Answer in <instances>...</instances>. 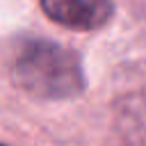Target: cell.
Segmentation results:
<instances>
[{"mask_svg":"<svg viewBox=\"0 0 146 146\" xmlns=\"http://www.w3.org/2000/svg\"><path fill=\"white\" fill-rule=\"evenodd\" d=\"M11 82L36 100H73L87 91L80 55L57 41L23 36L9 55Z\"/></svg>","mask_w":146,"mask_h":146,"instance_id":"obj_1","label":"cell"},{"mask_svg":"<svg viewBox=\"0 0 146 146\" xmlns=\"http://www.w3.org/2000/svg\"><path fill=\"white\" fill-rule=\"evenodd\" d=\"M41 11L57 25L89 32L107 25L114 16V0H39Z\"/></svg>","mask_w":146,"mask_h":146,"instance_id":"obj_2","label":"cell"},{"mask_svg":"<svg viewBox=\"0 0 146 146\" xmlns=\"http://www.w3.org/2000/svg\"><path fill=\"white\" fill-rule=\"evenodd\" d=\"M114 125L125 146H146V94L132 91L114 103Z\"/></svg>","mask_w":146,"mask_h":146,"instance_id":"obj_3","label":"cell"},{"mask_svg":"<svg viewBox=\"0 0 146 146\" xmlns=\"http://www.w3.org/2000/svg\"><path fill=\"white\" fill-rule=\"evenodd\" d=\"M0 146H7V144H0Z\"/></svg>","mask_w":146,"mask_h":146,"instance_id":"obj_4","label":"cell"}]
</instances>
